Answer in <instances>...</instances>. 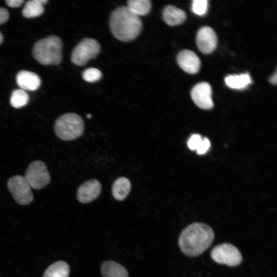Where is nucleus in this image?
<instances>
[{
	"label": "nucleus",
	"instance_id": "0eeeda50",
	"mask_svg": "<svg viewBox=\"0 0 277 277\" xmlns=\"http://www.w3.org/2000/svg\"><path fill=\"white\" fill-rule=\"evenodd\" d=\"M24 177L30 187L35 189L44 188L50 181L47 166L41 161L31 163L27 168Z\"/></svg>",
	"mask_w": 277,
	"mask_h": 277
},
{
	"label": "nucleus",
	"instance_id": "ddd939ff",
	"mask_svg": "<svg viewBox=\"0 0 277 277\" xmlns=\"http://www.w3.org/2000/svg\"><path fill=\"white\" fill-rule=\"evenodd\" d=\"M17 85L23 90L35 91L40 86L41 81L36 73L29 71L22 70L16 76Z\"/></svg>",
	"mask_w": 277,
	"mask_h": 277
},
{
	"label": "nucleus",
	"instance_id": "20e7f679",
	"mask_svg": "<svg viewBox=\"0 0 277 277\" xmlns=\"http://www.w3.org/2000/svg\"><path fill=\"white\" fill-rule=\"evenodd\" d=\"M54 128L56 135L60 138L69 141L82 135L84 130V123L79 115L68 113L57 119Z\"/></svg>",
	"mask_w": 277,
	"mask_h": 277
},
{
	"label": "nucleus",
	"instance_id": "412c9836",
	"mask_svg": "<svg viewBox=\"0 0 277 277\" xmlns=\"http://www.w3.org/2000/svg\"><path fill=\"white\" fill-rule=\"evenodd\" d=\"M29 96L26 91L21 89L14 90L11 95L10 104L15 108H20L26 105Z\"/></svg>",
	"mask_w": 277,
	"mask_h": 277
},
{
	"label": "nucleus",
	"instance_id": "4be33fe9",
	"mask_svg": "<svg viewBox=\"0 0 277 277\" xmlns=\"http://www.w3.org/2000/svg\"><path fill=\"white\" fill-rule=\"evenodd\" d=\"M102 72L98 69L89 68L84 71L82 74L83 79L88 82H95L100 80L102 77Z\"/></svg>",
	"mask_w": 277,
	"mask_h": 277
},
{
	"label": "nucleus",
	"instance_id": "b1692460",
	"mask_svg": "<svg viewBox=\"0 0 277 277\" xmlns=\"http://www.w3.org/2000/svg\"><path fill=\"white\" fill-rule=\"evenodd\" d=\"M202 138L200 134H192L187 142L188 147L192 150H196L201 143Z\"/></svg>",
	"mask_w": 277,
	"mask_h": 277
},
{
	"label": "nucleus",
	"instance_id": "cd10ccee",
	"mask_svg": "<svg viewBox=\"0 0 277 277\" xmlns=\"http://www.w3.org/2000/svg\"><path fill=\"white\" fill-rule=\"evenodd\" d=\"M269 82L270 83H271L273 85H276V82H277V74L276 72H275L274 74H273L269 78Z\"/></svg>",
	"mask_w": 277,
	"mask_h": 277
},
{
	"label": "nucleus",
	"instance_id": "f3484780",
	"mask_svg": "<svg viewBox=\"0 0 277 277\" xmlns=\"http://www.w3.org/2000/svg\"><path fill=\"white\" fill-rule=\"evenodd\" d=\"M47 2V0L27 1L22 11L23 15L27 18H34L41 15L44 11V5Z\"/></svg>",
	"mask_w": 277,
	"mask_h": 277
},
{
	"label": "nucleus",
	"instance_id": "6ab92c4d",
	"mask_svg": "<svg viewBox=\"0 0 277 277\" xmlns=\"http://www.w3.org/2000/svg\"><path fill=\"white\" fill-rule=\"evenodd\" d=\"M69 265L64 261H58L51 265L45 271L43 277H68Z\"/></svg>",
	"mask_w": 277,
	"mask_h": 277
},
{
	"label": "nucleus",
	"instance_id": "7ed1b4c3",
	"mask_svg": "<svg viewBox=\"0 0 277 277\" xmlns=\"http://www.w3.org/2000/svg\"><path fill=\"white\" fill-rule=\"evenodd\" d=\"M62 40L57 36L41 39L34 45L33 56L42 65H58L62 59Z\"/></svg>",
	"mask_w": 277,
	"mask_h": 277
},
{
	"label": "nucleus",
	"instance_id": "39448f33",
	"mask_svg": "<svg viewBox=\"0 0 277 277\" xmlns=\"http://www.w3.org/2000/svg\"><path fill=\"white\" fill-rule=\"evenodd\" d=\"M210 255L215 262L230 267L239 265L243 260L239 250L230 243H223L217 245L212 250Z\"/></svg>",
	"mask_w": 277,
	"mask_h": 277
},
{
	"label": "nucleus",
	"instance_id": "9b49d317",
	"mask_svg": "<svg viewBox=\"0 0 277 277\" xmlns=\"http://www.w3.org/2000/svg\"><path fill=\"white\" fill-rule=\"evenodd\" d=\"M102 185L98 181H87L79 187L76 195L77 200L82 203L91 202L100 195Z\"/></svg>",
	"mask_w": 277,
	"mask_h": 277
},
{
	"label": "nucleus",
	"instance_id": "bb28decb",
	"mask_svg": "<svg viewBox=\"0 0 277 277\" xmlns=\"http://www.w3.org/2000/svg\"><path fill=\"white\" fill-rule=\"evenodd\" d=\"M6 4L12 8H17L20 7L24 2L23 0H7L5 1Z\"/></svg>",
	"mask_w": 277,
	"mask_h": 277
},
{
	"label": "nucleus",
	"instance_id": "a211bd4d",
	"mask_svg": "<svg viewBox=\"0 0 277 277\" xmlns=\"http://www.w3.org/2000/svg\"><path fill=\"white\" fill-rule=\"evenodd\" d=\"M252 82L251 77L248 73L240 75H230L225 78L226 85L234 89H243L247 87Z\"/></svg>",
	"mask_w": 277,
	"mask_h": 277
},
{
	"label": "nucleus",
	"instance_id": "f257e3e1",
	"mask_svg": "<svg viewBox=\"0 0 277 277\" xmlns=\"http://www.w3.org/2000/svg\"><path fill=\"white\" fill-rule=\"evenodd\" d=\"M214 238L212 229L202 223H194L181 232L179 244L181 251L189 256H196L205 251Z\"/></svg>",
	"mask_w": 277,
	"mask_h": 277
},
{
	"label": "nucleus",
	"instance_id": "6e6552de",
	"mask_svg": "<svg viewBox=\"0 0 277 277\" xmlns=\"http://www.w3.org/2000/svg\"><path fill=\"white\" fill-rule=\"evenodd\" d=\"M7 187L14 200L20 205H27L32 202L33 195L31 187L24 176L15 175L7 182Z\"/></svg>",
	"mask_w": 277,
	"mask_h": 277
},
{
	"label": "nucleus",
	"instance_id": "dca6fc26",
	"mask_svg": "<svg viewBox=\"0 0 277 277\" xmlns=\"http://www.w3.org/2000/svg\"><path fill=\"white\" fill-rule=\"evenodd\" d=\"M103 277H128L127 270L122 265L113 261H106L102 265Z\"/></svg>",
	"mask_w": 277,
	"mask_h": 277
},
{
	"label": "nucleus",
	"instance_id": "1a4fd4ad",
	"mask_svg": "<svg viewBox=\"0 0 277 277\" xmlns=\"http://www.w3.org/2000/svg\"><path fill=\"white\" fill-rule=\"evenodd\" d=\"M191 96L195 105L201 109L209 110L213 106L212 89L208 83L201 82L195 85L191 90Z\"/></svg>",
	"mask_w": 277,
	"mask_h": 277
},
{
	"label": "nucleus",
	"instance_id": "a878e982",
	"mask_svg": "<svg viewBox=\"0 0 277 277\" xmlns=\"http://www.w3.org/2000/svg\"><path fill=\"white\" fill-rule=\"evenodd\" d=\"M8 11L5 8H0V25L6 22L9 18ZM3 41V36L0 32V45Z\"/></svg>",
	"mask_w": 277,
	"mask_h": 277
},
{
	"label": "nucleus",
	"instance_id": "9d476101",
	"mask_svg": "<svg viewBox=\"0 0 277 277\" xmlns=\"http://www.w3.org/2000/svg\"><path fill=\"white\" fill-rule=\"evenodd\" d=\"M196 45L201 52L204 54L212 52L217 45V36L213 29L209 27L201 28L196 34Z\"/></svg>",
	"mask_w": 277,
	"mask_h": 277
},
{
	"label": "nucleus",
	"instance_id": "f03ea898",
	"mask_svg": "<svg viewBox=\"0 0 277 277\" xmlns=\"http://www.w3.org/2000/svg\"><path fill=\"white\" fill-rule=\"evenodd\" d=\"M110 28L112 34L122 42H129L136 38L141 32L142 22L127 6L116 9L110 18Z\"/></svg>",
	"mask_w": 277,
	"mask_h": 277
},
{
	"label": "nucleus",
	"instance_id": "c85d7f7f",
	"mask_svg": "<svg viewBox=\"0 0 277 277\" xmlns=\"http://www.w3.org/2000/svg\"><path fill=\"white\" fill-rule=\"evenodd\" d=\"M87 117L88 118H91V115L90 114H87Z\"/></svg>",
	"mask_w": 277,
	"mask_h": 277
},
{
	"label": "nucleus",
	"instance_id": "393cba45",
	"mask_svg": "<svg viewBox=\"0 0 277 277\" xmlns=\"http://www.w3.org/2000/svg\"><path fill=\"white\" fill-rule=\"evenodd\" d=\"M210 147L209 140L206 137L203 138L199 147L196 150L198 154L202 155L207 152Z\"/></svg>",
	"mask_w": 277,
	"mask_h": 277
},
{
	"label": "nucleus",
	"instance_id": "aec40b11",
	"mask_svg": "<svg viewBox=\"0 0 277 277\" xmlns=\"http://www.w3.org/2000/svg\"><path fill=\"white\" fill-rule=\"evenodd\" d=\"M127 7L134 14L140 16L147 15L151 8V3L149 0H130Z\"/></svg>",
	"mask_w": 277,
	"mask_h": 277
},
{
	"label": "nucleus",
	"instance_id": "5701e85b",
	"mask_svg": "<svg viewBox=\"0 0 277 277\" xmlns=\"http://www.w3.org/2000/svg\"><path fill=\"white\" fill-rule=\"evenodd\" d=\"M208 5L207 0H194L192 4V10L196 15H203L207 11Z\"/></svg>",
	"mask_w": 277,
	"mask_h": 277
},
{
	"label": "nucleus",
	"instance_id": "4468645a",
	"mask_svg": "<svg viewBox=\"0 0 277 277\" xmlns=\"http://www.w3.org/2000/svg\"><path fill=\"white\" fill-rule=\"evenodd\" d=\"M163 17L165 22L170 26H175L182 24L186 18L185 12L175 6L168 5L163 12Z\"/></svg>",
	"mask_w": 277,
	"mask_h": 277
},
{
	"label": "nucleus",
	"instance_id": "2eb2a0df",
	"mask_svg": "<svg viewBox=\"0 0 277 277\" xmlns=\"http://www.w3.org/2000/svg\"><path fill=\"white\" fill-rule=\"evenodd\" d=\"M130 181L125 177H120L114 182L112 193L115 199L118 201L125 200L128 195L131 189Z\"/></svg>",
	"mask_w": 277,
	"mask_h": 277
},
{
	"label": "nucleus",
	"instance_id": "f8f14e48",
	"mask_svg": "<svg viewBox=\"0 0 277 277\" xmlns=\"http://www.w3.org/2000/svg\"><path fill=\"white\" fill-rule=\"evenodd\" d=\"M177 62L179 66L186 72L195 74L198 72L201 66V61L193 51L184 50L177 55Z\"/></svg>",
	"mask_w": 277,
	"mask_h": 277
},
{
	"label": "nucleus",
	"instance_id": "423d86ee",
	"mask_svg": "<svg viewBox=\"0 0 277 277\" xmlns=\"http://www.w3.org/2000/svg\"><path fill=\"white\" fill-rule=\"evenodd\" d=\"M100 45L95 39L85 38L74 48L71 57L72 62L78 66L85 65L100 52Z\"/></svg>",
	"mask_w": 277,
	"mask_h": 277
}]
</instances>
